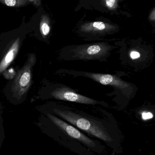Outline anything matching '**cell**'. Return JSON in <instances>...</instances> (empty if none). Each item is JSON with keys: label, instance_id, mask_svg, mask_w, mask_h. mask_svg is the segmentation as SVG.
Returning a JSON list of instances; mask_svg holds the SVG:
<instances>
[{"label": "cell", "instance_id": "6da1fadb", "mask_svg": "<svg viewBox=\"0 0 155 155\" xmlns=\"http://www.w3.org/2000/svg\"><path fill=\"white\" fill-rule=\"evenodd\" d=\"M53 111L66 121L86 133L106 142L113 141L112 137L105 128L96 122L72 111L60 110L56 108H54Z\"/></svg>", "mask_w": 155, "mask_h": 155}, {"label": "cell", "instance_id": "7a4b0ae2", "mask_svg": "<svg viewBox=\"0 0 155 155\" xmlns=\"http://www.w3.org/2000/svg\"><path fill=\"white\" fill-rule=\"evenodd\" d=\"M34 54L28 55L27 61L22 68L18 72L12 85L13 97L17 100L21 99L27 93L32 83V70L36 62Z\"/></svg>", "mask_w": 155, "mask_h": 155}, {"label": "cell", "instance_id": "3957f363", "mask_svg": "<svg viewBox=\"0 0 155 155\" xmlns=\"http://www.w3.org/2000/svg\"><path fill=\"white\" fill-rule=\"evenodd\" d=\"M111 49L112 46L105 43L76 45L72 48V57L76 60H100Z\"/></svg>", "mask_w": 155, "mask_h": 155}, {"label": "cell", "instance_id": "277c9868", "mask_svg": "<svg viewBox=\"0 0 155 155\" xmlns=\"http://www.w3.org/2000/svg\"><path fill=\"white\" fill-rule=\"evenodd\" d=\"M119 30V26L111 22L94 21L80 24L77 32L82 36L99 37L113 34Z\"/></svg>", "mask_w": 155, "mask_h": 155}, {"label": "cell", "instance_id": "5b68a950", "mask_svg": "<svg viewBox=\"0 0 155 155\" xmlns=\"http://www.w3.org/2000/svg\"><path fill=\"white\" fill-rule=\"evenodd\" d=\"M79 75H83L105 85H110L120 89L125 94L130 95V91L132 87L127 82L122 80L120 78L113 75L93 73L88 72H78Z\"/></svg>", "mask_w": 155, "mask_h": 155}, {"label": "cell", "instance_id": "8992f818", "mask_svg": "<svg viewBox=\"0 0 155 155\" xmlns=\"http://www.w3.org/2000/svg\"><path fill=\"white\" fill-rule=\"evenodd\" d=\"M28 24L30 27L36 28L43 39L47 38L51 33L52 19L42 5L37 9V12L33 15Z\"/></svg>", "mask_w": 155, "mask_h": 155}, {"label": "cell", "instance_id": "52a82bcc", "mask_svg": "<svg viewBox=\"0 0 155 155\" xmlns=\"http://www.w3.org/2000/svg\"><path fill=\"white\" fill-rule=\"evenodd\" d=\"M47 116L59 128L62 129L71 137L80 141L84 144L91 148H93L96 146V144L94 141L87 137L85 135L83 134L76 127L67 124L52 114L48 113L47 114Z\"/></svg>", "mask_w": 155, "mask_h": 155}, {"label": "cell", "instance_id": "ba28073f", "mask_svg": "<svg viewBox=\"0 0 155 155\" xmlns=\"http://www.w3.org/2000/svg\"><path fill=\"white\" fill-rule=\"evenodd\" d=\"M51 96L58 100H64L86 104H101L100 102L77 94L66 87H58L52 91Z\"/></svg>", "mask_w": 155, "mask_h": 155}, {"label": "cell", "instance_id": "9c48e42d", "mask_svg": "<svg viewBox=\"0 0 155 155\" xmlns=\"http://www.w3.org/2000/svg\"><path fill=\"white\" fill-rule=\"evenodd\" d=\"M21 42V38L20 36H17L13 40L10 49L0 62V74L6 70L16 57L19 51Z\"/></svg>", "mask_w": 155, "mask_h": 155}, {"label": "cell", "instance_id": "30bf717a", "mask_svg": "<svg viewBox=\"0 0 155 155\" xmlns=\"http://www.w3.org/2000/svg\"><path fill=\"white\" fill-rule=\"evenodd\" d=\"M0 3L12 8L24 7L30 5L28 0H0Z\"/></svg>", "mask_w": 155, "mask_h": 155}, {"label": "cell", "instance_id": "8fae6325", "mask_svg": "<svg viewBox=\"0 0 155 155\" xmlns=\"http://www.w3.org/2000/svg\"><path fill=\"white\" fill-rule=\"evenodd\" d=\"M101 5L107 11H117L119 3L123 0H100Z\"/></svg>", "mask_w": 155, "mask_h": 155}, {"label": "cell", "instance_id": "7c38bea8", "mask_svg": "<svg viewBox=\"0 0 155 155\" xmlns=\"http://www.w3.org/2000/svg\"><path fill=\"white\" fill-rule=\"evenodd\" d=\"M3 76L6 79H11L13 78L15 75V72L13 69L11 68L3 72Z\"/></svg>", "mask_w": 155, "mask_h": 155}, {"label": "cell", "instance_id": "4fadbf2b", "mask_svg": "<svg viewBox=\"0 0 155 155\" xmlns=\"http://www.w3.org/2000/svg\"><path fill=\"white\" fill-rule=\"evenodd\" d=\"M30 4L32 5L36 8L38 9L42 6V0H28Z\"/></svg>", "mask_w": 155, "mask_h": 155}, {"label": "cell", "instance_id": "5bb4252c", "mask_svg": "<svg viewBox=\"0 0 155 155\" xmlns=\"http://www.w3.org/2000/svg\"><path fill=\"white\" fill-rule=\"evenodd\" d=\"M130 58L133 60H136L139 59L141 56V54L137 51H133L131 52L130 54Z\"/></svg>", "mask_w": 155, "mask_h": 155}, {"label": "cell", "instance_id": "9a60e30c", "mask_svg": "<svg viewBox=\"0 0 155 155\" xmlns=\"http://www.w3.org/2000/svg\"><path fill=\"white\" fill-rule=\"evenodd\" d=\"M153 114L150 112H145L142 114V118L143 120H148V119L153 118Z\"/></svg>", "mask_w": 155, "mask_h": 155}, {"label": "cell", "instance_id": "2e32d148", "mask_svg": "<svg viewBox=\"0 0 155 155\" xmlns=\"http://www.w3.org/2000/svg\"><path fill=\"white\" fill-rule=\"evenodd\" d=\"M149 20L150 21L154 23L155 21V8L154 7L151 10L149 15Z\"/></svg>", "mask_w": 155, "mask_h": 155}]
</instances>
